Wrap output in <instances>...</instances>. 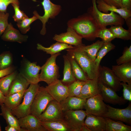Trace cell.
<instances>
[{
  "label": "cell",
  "instance_id": "1",
  "mask_svg": "<svg viewBox=\"0 0 131 131\" xmlns=\"http://www.w3.org/2000/svg\"><path fill=\"white\" fill-rule=\"evenodd\" d=\"M68 26L73 28L82 38L93 40L100 28L95 21L88 13L75 18H72L67 22Z\"/></svg>",
  "mask_w": 131,
  "mask_h": 131
},
{
  "label": "cell",
  "instance_id": "2",
  "mask_svg": "<svg viewBox=\"0 0 131 131\" xmlns=\"http://www.w3.org/2000/svg\"><path fill=\"white\" fill-rule=\"evenodd\" d=\"M96 0H92V5L88 10L87 13L94 19L100 28L108 25H121L124 24V19L118 14L113 11L105 13L98 8Z\"/></svg>",
  "mask_w": 131,
  "mask_h": 131
},
{
  "label": "cell",
  "instance_id": "3",
  "mask_svg": "<svg viewBox=\"0 0 131 131\" xmlns=\"http://www.w3.org/2000/svg\"><path fill=\"white\" fill-rule=\"evenodd\" d=\"M66 50L74 58L88 79H93L98 78V70L94 62L86 52L75 46Z\"/></svg>",
  "mask_w": 131,
  "mask_h": 131
},
{
  "label": "cell",
  "instance_id": "4",
  "mask_svg": "<svg viewBox=\"0 0 131 131\" xmlns=\"http://www.w3.org/2000/svg\"><path fill=\"white\" fill-rule=\"evenodd\" d=\"M40 87L38 84H30L25 91L22 103L11 110L13 114L19 119L31 114L32 103Z\"/></svg>",
  "mask_w": 131,
  "mask_h": 131
},
{
  "label": "cell",
  "instance_id": "5",
  "mask_svg": "<svg viewBox=\"0 0 131 131\" xmlns=\"http://www.w3.org/2000/svg\"><path fill=\"white\" fill-rule=\"evenodd\" d=\"M60 54V52H59L51 55L41 67L40 74V82H44L49 85L58 79L59 75V68L56 61L57 57Z\"/></svg>",
  "mask_w": 131,
  "mask_h": 131
},
{
  "label": "cell",
  "instance_id": "6",
  "mask_svg": "<svg viewBox=\"0 0 131 131\" xmlns=\"http://www.w3.org/2000/svg\"><path fill=\"white\" fill-rule=\"evenodd\" d=\"M53 99L45 87L40 86L32 103L31 114L38 118L49 103Z\"/></svg>",
  "mask_w": 131,
  "mask_h": 131
},
{
  "label": "cell",
  "instance_id": "7",
  "mask_svg": "<svg viewBox=\"0 0 131 131\" xmlns=\"http://www.w3.org/2000/svg\"><path fill=\"white\" fill-rule=\"evenodd\" d=\"M87 114L82 109L64 111L63 120L72 131H80Z\"/></svg>",
  "mask_w": 131,
  "mask_h": 131
},
{
  "label": "cell",
  "instance_id": "8",
  "mask_svg": "<svg viewBox=\"0 0 131 131\" xmlns=\"http://www.w3.org/2000/svg\"><path fill=\"white\" fill-rule=\"evenodd\" d=\"M41 3L44 11V15L42 16L40 15L36 11V13L38 19L41 21L42 24L40 33L44 35L46 32V23L49 18L54 19L58 15L61 11L62 8L60 5L53 3L50 0H43Z\"/></svg>",
  "mask_w": 131,
  "mask_h": 131
},
{
  "label": "cell",
  "instance_id": "9",
  "mask_svg": "<svg viewBox=\"0 0 131 131\" xmlns=\"http://www.w3.org/2000/svg\"><path fill=\"white\" fill-rule=\"evenodd\" d=\"M98 78L104 84L116 92L119 91L122 87L121 82L112 70L107 67L100 65Z\"/></svg>",
  "mask_w": 131,
  "mask_h": 131
},
{
  "label": "cell",
  "instance_id": "10",
  "mask_svg": "<svg viewBox=\"0 0 131 131\" xmlns=\"http://www.w3.org/2000/svg\"><path fill=\"white\" fill-rule=\"evenodd\" d=\"M87 114L102 116L107 111V105L99 94L86 99L84 108Z\"/></svg>",
  "mask_w": 131,
  "mask_h": 131
},
{
  "label": "cell",
  "instance_id": "11",
  "mask_svg": "<svg viewBox=\"0 0 131 131\" xmlns=\"http://www.w3.org/2000/svg\"><path fill=\"white\" fill-rule=\"evenodd\" d=\"M64 112L59 103L53 99L50 101L38 118L42 122L63 120Z\"/></svg>",
  "mask_w": 131,
  "mask_h": 131
},
{
  "label": "cell",
  "instance_id": "12",
  "mask_svg": "<svg viewBox=\"0 0 131 131\" xmlns=\"http://www.w3.org/2000/svg\"><path fill=\"white\" fill-rule=\"evenodd\" d=\"M41 69L36 62H31L25 60L23 63L19 73L30 84H37L40 82L39 72Z\"/></svg>",
  "mask_w": 131,
  "mask_h": 131
},
{
  "label": "cell",
  "instance_id": "13",
  "mask_svg": "<svg viewBox=\"0 0 131 131\" xmlns=\"http://www.w3.org/2000/svg\"><path fill=\"white\" fill-rule=\"evenodd\" d=\"M107 111L102 116L104 117L111 118L131 124V103L124 109L114 108L107 105Z\"/></svg>",
  "mask_w": 131,
  "mask_h": 131
},
{
  "label": "cell",
  "instance_id": "14",
  "mask_svg": "<svg viewBox=\"0 0 131 131\" xmlns=\"http://www.w3.org/2000/svg\"><path fill=\"white\" fill-rule=\"evenodd\" d=\"M45 88L53 99L59 103L68 96V86L58 79L48 85Z\"/></svg>",
  "mask_w": 131,
  "mask_h": 131
},
{
  "label": "cell",
  "instance_id": "15",
  "mask_svg": "<svg viewBox=\"0 0 131 131\" xmlns=\"http://www.w3.org/2000/svg\"><path fill=\"white\" fill-rule=\"evenodd\" d=\"M99 94L105 102L114 105H121L126 103L123 97L119 96L114 90L104 84L98 79Z\"/></svg>",
  "mask_w": 131,
  "mask_h": 131
},
{
  "label": "cell",
  "instance_id": "16",
  "mask_svg": "<svg viewBox=\"0 0 131 131\" xmlns=\"http://www.w3.org/2000/svg\"><path fill=\"white\" fill-rule=\"evenodd\" d=\"M82 38L72 28L68 26L66 32L55 34L53 39L57 41L77 47L83 44Z\"/></svg>",
  "mask_w": 131,
  "mask_h": 131
},
{
  "label": "cell",
  "instance_id": "17",
  "mask_svg": "<svg viewBox=\"0 0 131 131\" xmlns=\"http://www.w3.org/2000/svg\"><path fill=\"white\" fill-rule=\"evenodd\" d=\"M20 127L27 131H47L35 116L30 114L18 119Z\"/></svg>",
  "mask_w": 131,
  "mask_h": 131
},
{
  "label": "cell",
  "instance_id": "18",
  "mask_svg": "<svg viewBox=\"0 0 131 131\" xmlns=\"http://www.w3.org/2000/svg\"><path fill=\"white\" fill-rule=\"evenodd\" d=\"M28 36L21 34L18 30L14 28L10 23L2 35L1 39L5 41L16 42L20 43L26 42Z\"/></svg>",
  "mask_w": 131,
  "mask_h": 131
},
{
  "label": "cell",
  "instance_id": "19",
  "mask_svg": "<svg viewBox=\"0 0 131 131\" xmlns=\"http://www.w3.org/2000/svg\"><path fill=\"white\" fill-rule=\"evenodd\" d=\"M111 69L121 82L131 84V61L113 66Z\"/></svg>",
  "mask_w": 131,
  "mask_h": 131
},
{
  "label": "cell",
  "instance_id": "20",
  "mask_svg": "<svg viewBox=\"0 0 131 131\" xmlns=\"http://www.w3.org/2000/svg\"><path fill=\"white\" fill-rule=\"evenodd\" d=\"M84 123L90 131H105L106 121L105 117L87 114Z\"/></svg>",
  "mask_w": 131,
  "mask_h": 131
},
{
  "label": "cell",
  "instance_id": "21",
  "mask_svg": "<svg viewBox=\"0 0 131 131\" xmlns=\"http://www.w3.org/2000/svg\"><path fill=\"white\" fill-rule=\"evenodd\" d=\"M86 99L76 96H68L60 103L63 112L82 109Z\"/></svg>",
  "mask_w": 131,
  "mask_h": 131
},
{
  "label": "cell",
  "instance_id": "22",
  "mask_svg": "<svg viewBox=\"0 0 131 131\" xmlns=\"http://www.w3.org/2000/svg\"><path fill=\"white\" fill-rule=\"evenodd\" d=\"M97 7L100 11L105 13L113 11L119 15L125 21L131 17V10L122 8H118L109 5L102 0H96Z\"/></svg>",
  "mask_w": 131,
  "mask_h": 131
},
{
  "label": "cell",
  "instance_id": "23",
  "mask_svg": "<svg viewBox=\"0 0 131 131\" xmlns=\"http://www.w3.org/2000/svg\"><path fill=\"white\" fill-rule=\"evenodd\" d=\"M98 80V78L87 80L85 82L78 97L87 99L99 94Z\"/></svg>",
  "mask_w": 131,
  "mask_h": 131
},
{
  "label": "cell",
  "instance_id": "24",
  "mask_svg": "<svg viewBox=\"0 0 131 131\" xmlns=\"http://www.w3.org/2000/svg\"><path fill=\"white\" fill-rule=\"evenodd\" d=\"M30 85L26 80L20 73H17L11 84L7 95L25 91Z\"/></svg>",
  "mask_w": 131,
  "mask_h": 131
},
{
  "label": "cell",
  "instance_id": "25",
  "mask_svg": "<svg viewBox=\"0 0 131 131\" xmlns=\"http://www.w3.org/2000/svg\"><path fill=\"white\" fill-rule=\"evenodd\" d=\"M73 47L72 45L57 41L48 47H46L38 43L37 44V48L38 50L45 52L47 54L51 55L63 50L72 48Z\"/></svg>",
  "mask_w": 131,
  "mask_h": 131
},
{
  "label": "cell",
  "instance_id": "26",
  "mask_svg": "<svg viewBox=\"0 0 131 131\" xmlns=\"http://www.w3.org/2000/svg\"><path fill=\"white\" fill-rule=\"evenodd\" d=\"M1 113L0 115L5 119L7 125L15 127L19 131H27L25 129L20 127L18 119L13 114L11 110L7 107L4 104L1 106Z\"/></svg>",
  "mask_w": 131,
  "mask_h": 131
},
{
  "label": "cell",
  "instance_id": "27",
  "mask_svg": "<svg viewBox=\"0 0 131 131\" xmlns=\"http://www.w3.org/2000/svg\"><path fill=\"white\" fill-rule=\"evenodd\" d=\"M104 43V42L102 41L98 40L90 45L85 46L83 44L81 45L75 47L86 52L89 57L94 62L98 52Z\"/></svg>",
  "mask_w": 131,
  "mask_h": 131
},
{
  "label": "cell",
  "instance_id": "28",
  "mask_svg": "<svg viewBox=\"0 0 131 131\" xmlns=\"http://www.w3.org/2000/svg\"><path fill=\"white\" fill-rule=\"evenodd\" d=\"M40 122L47 131H72L63 120Z\"/></svg>",
  "mask_w": 131,
  "mask_h": 131
},
{
  "label": "cell",
  "instance_id": "29",
  "mask_svg": "<svg viewBox=\"0 0 131 131\" xmlns=\"http://www.w3.org/2000/svg\"><path fill=\"white\" fill-rule=\"evenodd\" d=\"M64 61V67L63 71V77L61 81L63 83L69 84L75 81V78L72 70L70 60L66 55L63 56Z\"/></svg>",
  "mask_w": 131,
  "mask_h": 131
},
{
  "label": "cell",
  "instance_id": "30",
  "mask_svg": "<svg viewBox=\"0 0 131 131\" xmlns=\"http://www.w3.org/2000/svg\"><path fill=\"white\" fill-rule=\"evenodd\" d=\"M25 91L15 93L5 96L4 104L11 110L15 108L21 103Z\"/></svg>",
  "mask_w": 131,
  "mask_h": 131
},
{
  "label": "cell",
  "instance_id": "31",
  "mask_svg": "<svg viewBox=\"0 0 131 131\" xmlns=\"http://www.w3.org/2000/svg\"><path fill=\"white\" fill-rule=\"evenodd\" d=\"M74 75L76 80L85 82L88 79L86 74L73 57L67 52Z\"/></svg>",
  "mask_w": 131,
  "mask_h": 131
},
{
  "label": "cell",
  "instance_id": "32",
  "mask_svg": "<svg viewBox=\"0 0 131 131\" xmlns=\"http://www.w3.org/2000/svg\"><path fill=\"white\" fill-rule=\"evenodd\" d=\"M106 121L105 131H131V127L120 121H115L105 117Z\"/></svg>",
  "mask_w": 131,
  "mask_h": 131
},
{
  "label": "cell",
  "instance_id": "33",
  "mask_svg": "<svg viewBox=\"0 0 131 131\" xmlns=\"http://www.w3.org/2000/svg\"><path fill=\"white\" fill-rule=\"evenodd\" d=\"M115 47V46L111 42H104L98 52L94 61L95 65L98 70L102 59L108 53L114 49Z\"/></svg>",
  "mask_w": 131,
  "mask_h": 131
},
{
  "label": "cell",
  "instance_id": "34",
  "mask_svg": "<svg viewBox=\"0 0 131 131\" xmlns=\"http://www.w3.org/2000/svg\"><path fill=\"white\" fill-rule=\"evenodd\" d=\"M115 38L125 40H131V30H126L121 25H112L109 28Z\"/></svg>",
  "mask_w": 131,
  "mask_h": 131
},
{
  "label": "cell",
  "instance_id": "35",
  "mask_svg": "<svg viewBox=\"0 0 131 131\" xmlns=\"http://www.w3.org/2000/svg\"><path fill=\"white\" fill-rule=\"evenodd\" d=\"M17 73L16 71H14L0 78V89L5 96L7 95L11 84Z\"/></svg>",
  "mask_w": 131,
  "mask_h": 131
},
{
  "label": "cell",
  "instance_id": "36",
  "mask_svg": "<svg viewBox=\"0 0 131 131\" xmlns=\"http://www.w3.org/2000/svg\"><path fill=\"white\" fill-rule=\"evenodd\" d=\"M33 14L34 15L32 17L29 18L27 16L20 21L17 23V25L22 33L25 34L29 31L30 29L31 24L38 19L36 10L33 12Z\"/></svg>",
  "mask_w": 131,
  "mask_h": 131
},
{
  "label": "cell",
  "instance_id": "37",
  "mask_svg": "<svg viewBox=\"0 0 131 131\" xmlns=\"http://www.w3.org/2000/svg\"><path fill=\"white\" fill-rule=\"evenodd\" d=\"M85 82L76 80L68 86V96L79 97Z\"/></svg>",
  "mask_w": 131,
  "mask_h": 131
},
{
  "label": "cell",
  "instance_id": "38",
  "mask_svg": "<svg viewBox=\"0 0 131 131\" xmlns=\"http://www.w3.org/2000/svg\"><path fill=\"white\" fill-rule=\"evenodd\" d=\"M96 38L101 39L104 42H111L115 38L109 28L106 27L100 28L96 35Z\"/></svg>",
  "mask_w": 131,
  "mask_h": 131
},
{
  "label": "cell",
  "instance_id": "39",
  "mask_svg": "<svg viewBox=\"0 0 131 131\" xmlns=\"http://www.w3.org/2000/svg\"><path fill=\"white\" fill-rule=\"evenodd\" d=\"M131 61V45L124 48L123 55L116 60L117 65H120Z\"/></svg>",
  "mask_w": 131,
  "mask_h": 131
},
{
  "label": "cell",
  "instance_id": "40",
  "mask_svg": "<svg viewBox=\"0 0 131 131\" xmlns=\"http://www.w3.org/2000/svg\"><path fill=\"white\" fill-rule=\"evenodd\" d=\"M1 54L0 70H3L11 66L12 59L11 54L8 52H5Z\"/></svg>",
  "mask_w": 131,
  "mask_h": 131
},
{
  "label": "cell",
  "instance_id": "41",
  "mask_svg": "<svg viewBox=\"0 0 131 131\" xmlns=\"http://www.w3.org/2000/svg\"><path fill=\"white\" fill-rule=\"evenodd\" d=\"M14 10L15 13L12 16L14 21L17 23L22 20L24 18L27 16L24 12L19 8V4L13 3L11 4Z\"/></svg>",
  "mask_w": 131,
  "mask_h": 131
},
{
  "label": "cell",
  "instance_id": "42",
  "mask_svg": "<svg viewBox=\"0 0 131 131\" xmlns=\"http://www.w3.org/2000/svg\"><path fill=\"white\" fill-rule=\"evenodd\" d=\"M9 14L7 12H0V36L3 34L9 23L8 20Z\"/></svg>",
  "mask_w": 131,
  "mask_h": 131
},
{
  "label": "cell",
  "instance_id": "43",
  "mask_svg": "<svg viewBox=\"0 0 131 131\" xmlns=\"http://www.w3.org/2000/svg\"><path fill=\"white\" fill-rule=\"evenodd\" d=\"M121 84L123 88V97L125 100L131 102V84L122 82H121Z\"/></svg>",
  "mask_w": 131,
  "mask_h": 131
},
{
  "label": "cell",
  "instance_id": "44",
  "mask_svg": "<svg viewBox=\"0 0 131 131\" xmlns=\"http://www.w3.org/2000/svg\"><path fill=\"white\" fill-rule=\"evenodd\" d=\"M14 3L19 4V0H0V12H6L8 6Z\"/></svg>",
  "mask_w": 131,
  "mask_h": 131
},
{
  "label": "cell",
  "instance_id": "45",
  "mask_svg": "<svg viewBox=\"0 0 131 131\" xmlns=\"http://www.w3.org/2000/svg\"><path fill=\"white\" fill-rule=\"evenodd\" d=\"M107 4L118 8H123L121 0H102Z\"/></svg>",
  "mask_w": 131,
  "mask_h": 131
},
{
  "label": "cell",
  "instance_id": "46",
  "mask_svg": "<svg viewBox=\"0 0 131 131\" xmlns=\"http://www.w3.org/2000/svg\"><path fill=\"white\" fill-rule=\"evenodd\" d=\"M14 71V67L11 66L6 69L0 70V78L10 74Z\"/></svg>",
  "mask_w": 131,
  "mask_h": 131
},
{
  "label": "cell",
  "instance_id": "47",
  "mask_svg": "<svg viewBox=\"0 0 131 131\" xmlns=\"http://www.w3.org/2000/svg\"><path fill=\"white\" fill-rule=\"evenodd\" d=\"M123 8L131 10V0H121Z\"/></svg>",
  "mask_w": 131,
  "mask_h": 131
},
{
  "label": "cell",
  "instance_id": "48",
  "mask_svg": "<svg viewBox=\"0 0 131 131\" xmlns=\"http://www.w3.org/2000/svg\"><path fill=\"white\" fill-rule=\"evenodd\" d=\"M6 131H19V130L15 127L8 125L5 128Z\"/></svg>",
  "mask_w": 131,
  "mask_h": 131
},
{
  "label": "cell",
  "instance_id": "49",
  "mask_svg": "<svg viewBox=\"0 0 131 131\" xmlns=\"http://www.w3.org/2000/svg\"><path fill=\"white\" fill-rule=\"evenodd\" d=\"M5 98V96L0 89V106L4 104Z\"/></svg>",
  "mask_w": 131,
  "mask_h": 131
},
{
  "label": "cell",
  "instance_id": "50",
  "mask_svg": "<svg viewBox=\"0 0 131 131\" xmlns=\"http://www.w3.org/2000/svg\"><path fill=\"white\" fill-rule=\"evenodd\" d=\"M128 27V29L131 30V17L125 21Z\"/></svg>",
  "mask_w": 131,
  "mask_h": 131
},
{
  "label": "cell",
  "instance_id": "51",
  "mask_svg": "<svg viewBox=\"0 0 131 131\" xmlns=\"http://www.w3.org/2000/svg\"><path fill=\"white\" fill-rule=\"evenodd\" d=\"M80 131H90V130L84 124L82 126Z\"/></svg>",
  "mask_w": 131,
  "mask_h": 131
},
{
  "label": "cell",
  "instance_id": "52",
  "mask_svg": "<svg viewBox=\"0 0 131 131\" xmlns=\"http://www.w3.org/2000/svg\"><path fill=\"white\" fill-rule=\"evenodd\" d=\"M1 54L0 55V61H1Z\"/></svg>",
  "mask_w": 131,
  "mask_h": 131
},
{
  "label": "cell",
  "instance_id": "53",
  "mask_svg": "<svg viewBox=\"0 0 131 131\" xmlns=\"http://www.w3.org/2000/svg\"><path fill=\"white\" fill-rule=\"evenodd\" d=\"M1 131V127H0V131Z\"/></svg>",
  "mask_w": 131,
  "mask_h": 131
}]
</instances>
